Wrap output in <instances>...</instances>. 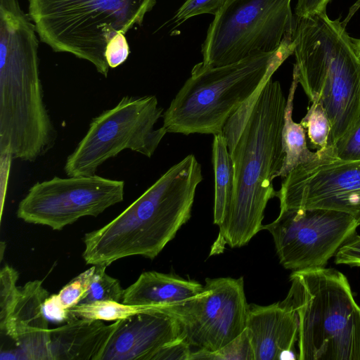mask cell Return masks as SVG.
Masks as SVG:
<instances>
[{
    "label": "cell",
    "instance_id": "1",
    "mask_svg": "<svg viewBox=\"0 0 360 360\" xmlns=\"http://www.w3.org/2000/svg\"><path fill=\"white\" fill-rule=\"evenodd\" d=\"M286 102L280 82L269 78L224 127L233 166V192L210 255L220 253L225 245L244 246L262 230L265 208L276 195L273 181L285 158L282 129Z\"/></svg>",
    "mask_w": 360,
    "mask_h": 360
},
{
    "label": "cell",
    "instance_id": "2",
    "mask_svg": "<svg viewBox=\"0 0 360 360\" xmlns=\"http://www.w3.org/2000/svg\"><path fill=\"white\" fill-rule=\"evenodd\" d=\"M19 6L0 11V155L34 162L56 144L44 100L38 39Z\"/></svg>",
    "mask_w": 360,
    "mask_h": 360
},
{
    "label": "cell",
    "instance_id": "3",
    "mask_svg": "<svg viewBox=\"0 0 360 360\" xmlns=\"http://www.w3.org/2000/svg\"><path fill=\"white\" fill-rule=\"evenodd\" d=\"M201 165L188 155L102 228L85 234L86 264L109 266L129 256L153 259L191 217Z\"/></svg>",
    "mask_w": 360,
    "mask_h": 360
},
{
    "label": "cell",
    "instance_id": "4",
    "mask_svg": "<svg viewBox=\"0 0 360 360\" xmlns=\"http://www.w3.org/2000/svg\"><path fill=\"white\" fill-rule=\"evenodd\" d=\"M293 73L309 101H318L331 125L334 146L360 115V56L340 18L326 11L295 19Z\"/></svg>",
    "mask_w": 360,
    "mask_h": 360
},
{
    "label": "cell",
    "instance_id": "5",
    "mask_svg": "<svg viewBox=\"0 0 360 360\" xmlns=\"http://www.w3.org/2000/svg\"><path fill=\"white\" fill-rule=\"evenodd\" d=\"M295 46L292 37L276 51L229 65L197 63L163 113V127L184 135L222 134L228 120L294 53Z\"/></svg>",
    "mask_w": 360,
    "mask_h": 360
},
{
    "label": "cell",
    "instance_id": "6",
    "mask_svg": "<svg viewBox=\"0 0 360 360\" xmlns=\"http://www.w3.org/2000/svg\"><path fill=\"white\" fill-rule=\"evenodd\" d=\"M282 302L298 320L299 360H360V307L341 272L294 271Z\"/></svg>",
    "mask_w": 360,
    "mask_h": 360
},
{
    "label": "cell",
    "instance_id": "7",
    "mask_svg": "<svg viewBox=\"0 0 360 360\" xmlns=\"http://www.w3.org/2000/svg\"><path fill=\"white\" fill-rule=\"evenodd\" d=\"M156 0H29L28 15L40 40L94 65L108 77V43L141 25Z\"/></svg>",
    "mask_w": 360,
    "mask_h": 360
},
{
    "label": "cell",
    "instance_id": "8",
    "mask_svg": "<svg viewBox=\"0 0 360 360\" xmlns=\"http://www.w3.org/2000/svg\"><path fill=\"white\" fill-rule=\"evenodd\" d=\"M291 1L228 0L208 27L202 62L222 66L278 49L294 35Z\"/></svg>",
    "mask_w": 360,
    "mask_h": 360
},
{
    "label": "cell",
    "instance_id": "9",
    "mask_svg": "<svg viewBox=\"0 0 360 360\" xmlns=\"http://www.w3.org/2000/svg\"><path fill=\"white\" fill-rule=\"evenodd\" d=\"M162 115L155 96H124L115 107L92 119L86 134L67 158L65 174H96L101 165L126 149L152 157L167 133L163 126L155 129Z\"/></svg>",
    "mask_w": 360,
    "mask_h": 360
},
{
    "label": "cell",
    "instance_id": "10",
    "mask_svg": "<svg viewBox=\"0 0 360 360\" xmlns=\"http://www.w3.org/2000/svg\"><path fill=\"white\" fill-rule=\"evenodd\" d=\"M359 226L351 215L329 209H280L278 217L263 225L272 236L281 264L301 271L323 268Z\"/></svg>",
    "mask_w": 360,
    "mask_h": 360
},
{
    "label": "cell",
    "instance_id": "11",
    "mask_svg": "<svg viewBox=\"0 0 360 360\" xmlns=\"http://www.w3.org/2000/svg\"><path fill=\"white\" fill-rule=\"evenodd\" d=\"M124 182L94 174L37 182L19 202L17 217L60 231L81 217H97L124 199Z\"/></svg>",
    "mask_w": 360,
    "mask_h": 360
},
{
    "label": "cell",
    "instance_id": "12",
    "mask_svg": "<svg viewBox=\"0 0 360 360\" xmlns=\"http://www.w3.org/2000/svg\"><path fill=\"white\" fill-rule=\"evenodd\" d=\"M204 287L198 296L158 309L179 321L191 346L215 352L245 330L249 304L243 277L206 278Z\"/></svg>",
    "mask_w": 360,
    "mask_h": 360
},
{
    "label": "cell",
    "instance_id": "13",
    "mask_svg": "<svg viewBox=\"0 0 360 360\" xmlns=\"http://www.w3.org/2000/svg\"><path fill=\"white\" fill-rule=\"evenodd\" d=\"M313 161L298 165L281 184L280 209L323 208L345 212L360 226V160L338 158L333 146L319 149Z\"/></svg>",
    "mask_w": 360,
    "mask_h": 360
},
{
    "label": "cell",
    "instance_id": "14",
    "mask_svg": "<svg viewBox=\"0 0 360 360\" xmlns=\"http://www.w3.org/2000/svg\"><path fill=\"white\" fill-rule=\"evenodd\" d=\"M115 321L98 360H154L162 347L185 339L179 321L161 311L139 313Z\"/></svg>",
    "mask_w": 360,
    "mask_h": 360
},
{
    "label": "cell",
    "instance_id": "15",
    "mask_svg": "<svg viewBox=\"0 0 360 360\" xmlns=\"http://www.w3.org/2000/svg\"><path fill=\"white\" fill-rule=\"evenodd\" d=\"M245 329L255 360L297 359L293 350L298 340L297 317L282 301L249 304Z\"/></svg>",
    "mask_w": 360,
    "mask_h": 360
},
{
    "label": "cell",
    "instance_id": "16",
    "mask_svg": "<svg viewBox=\"0 0 360 360\" xmlns=\"http://www.w3.org/2000/svg\"><path fill=\"white\" fill-rule=\"evenodd\" d=\"M41 281H32L20 288L13 311L1 331L22 347L25 358L50 359L49 322L43 309L49 297Z\"/></svg>",
    "mask_w": 360,
    "mask_h": 360
},
{
    "label": "cell",
    "instance_id": "17",
    "mask_svg": "<svg viewBox=\"0 0 360 360\" xmlns=\"http://www.w3.org/2000/svg\"><path fill=\"white\" fill-rule=\"evenodd\" d=\"M116 326L101 320L74 318L49 329L51 360H98Z\"/></svg>",
    "mask_w": 360,
    "mask_h": 360
},
{
    "label": "cell",
    "instance_id": "18",
    "mask_svg": "<svg viewBox=\"0 0 360 360\" xmlns=\"http://www.w3.org/2000/svg\"><path fill=\"white\" fill-rule=\"evenodd\" d=\"M205 287L195 281L157 271L142 273L124 290L122 302L144 306L179 304L202 293Z\"/></svg>",
    "mask_w": 360,
    "mask_h": 360
},
{
    "label": "cell",
    "instance_id": "19",
    "mask_svg": "<svg viewBox=\"0 0 360 360\" xmlns=\"http://www.w3.org/2000/svg\"><path fill=\"white\" fill-rule=\"evenodd\" d=\"M299 82L292 72V80L287 98L282 129V146L285 158L277 177L285 178L292 169L302 164L314 160L318 151H311L307 145L306 130L300 123L292 119L293 101Z\"/></svg>",
    "mask_w": 360,
    "mask_h": 360
},
{
    "label": "cell",
    "instance_id": "20",
    "mask_svg": "<svg viewBox=\"0 0 360 360\" xmlns=\"http://www.w3.org/2000/svg\"><path fill=\"white\" fill-rule=\"evenodd\" d=\"M212 162L214 175V224L224 221L231 205L234 185L232 160L222 134L214 136Z\"/></svg>",
    "mask_w": 360,
    "mask_h": 360
},
{
    "label": "cell",
    "instance_id": "21",
    "mask_svg": "<svg viewBox=\"0 0 360 360\" xmlns=\"http://www.w3.org/2000/svg\"><path fill=\"white\" fill-rule=\"evenodd\" d=\"M106 267L105 265H93L81 274L86 283L87 291L79 304L122 300L124 290L117 279L106 274Z\"/></svg>",
    "mask_w": 360,
    "mask_h": 360
},
{
    "label": "cell",
    "instance_id": "22",
    "mask_svg": "<svg viewBox=\"0 0 360 360\" xmlns=\"http://www.w3.org/2000/svg\"><path fill=\"white\" fill-rule=\"evenodd\" d=\"M300 124L305 129L313 147L319 150L328 146L331 125L328 115L320 102L311 101Z\"/></svg>",
    "mask_w": 360,
    "mask_h": 360
},
{
    "label": "cell",
    "instance_id": "23",
    "mask_svg": "<svg viewBox=\"0 0 360 360\" xmlns=\"http://www.w3.org/2000/svg\"><path fill=\"white\" fill-rule=\"evenodd\" d=\"M255 360L253 349L246 329L233 341L215 352L198 349L191 352L189 360Z\"/></svg>",
    "mask_w": 360,
    "mask_h": 360
},
{
    "label": "cell",
    "instance_id": "24",
    "mask_svg": "<svg viewBox=\"0 0 360 360\" xmlns=\"http://www.w3.org/2000/svg\"><path fill=\"white\" fill-rule=\"evenodd\" d=\"M18 271L6 264L0 271V328L11 314L18 300L20 288L17 286Z\"/></svg>",
    "mask_w": 360,
    "mask_h": 360
},
{
    "label": "cell",
    "instance_id": "25",
    "mask_svg": "<svg viewBox=\"0 0 360 360\" xmlns=\"http://www.w3.org/2000/svg\"><path fill=\"white\" fill-rule=\"evenodd\" d=\"M333 147L334 153L341 160H360V115Z\"/></svg>",
    "mask_w": 360,
    "mask_h": 360
},
{
    "label": "cell",
    "instance_id": "26",
    "mask_svg": "<svg viewBox=\"0 0 360 360\" xmlns=\"http://www.w3.org/2000/svg\"><path fill=\"white\" fill-rule=\"evenodd\" d=\"M228 0H186L175 13L173 20L177 25L201 14L215 15Z\"/></svg>",
    "mask_w": 360,
    "mask_h": 360
},
{
    "label": "cell",
    "instance_id": "27",
    "mask_svg": "<svg viewBox=\"0 0 360 360\" xmlns=\"http://www.w3.org/2000/svg\"><path fill=\"white\" fill-rule=\"evenodd\" d=\"M87 291L86 283L80 274L59 292L58 296L63 307L69 309L78 305L84 298Z\"/></svg>",
    "mask_w": 360,
    "mask_h": 360
},
{
    "label": "cell",
    "instance_id": "28",
    "mask_svg": "<svg viewBox=\"0 0 360 360\" xmlns=\"http://www.w3.org/2000/svg\"><path fill=\"white\" fill-rule=\"evenodd\" d=\"M335 263L360 267V235L356 233L338 250Z\"/></svg>",
    "mask_w": 360,
    "mask_h": 360
},
{
    "label": "cell",
    "instance_id": "29",
    "mask_svg": "<svg viewBox=\"0 0 360 360\" xmlns=\"http://www.w3.org/2000/svg\"><path fill=\"white\" fill-rule=\"evenodd\" d=\"M125 34H117L108 44L105 59L110 68H115L122 64L129 54V48Z\"/></svg>",
    "mask_w": 360,
    "mask_h": 360
},
{
    "label": "cell",
    "instance_id": "30",
    "mask_svg": "<svg viewBox=\"0 0 360 360\" xmlns=\"http://www.w3.org/2000/svg\"><path fill=\"white\" fill-rule=\"evenodd\" d=\"M191 345L185 339H181L162 347L154 360H189Z\"/></svg>",
    "mask_w": 360,
    "mask_h": 360
},
{
    "label": "cell",
    "instance_id": "31",
    "mask_svg": "<svg viewBox=\"0 0 360 360\" xmlns=\"http://www.w3.org/2000/svg\"><path fill=\"white\" fill-rule=\"evenodd\" d=\"M43 309L46 319L53 322L66 323L74 319L68 309L63 307L58 295L49 296L44 302Z\"/></svg>",
    "mask_w": 360,
    "mask_h": 360
},
{
    "label": "cell",
    "instance_id": "32",
    "mask_svg": "<svg viewBox=\"0 0 360 360\" xmlns=\"http://www.w3.org/2000/svg\"><path fill=\"white\" fill-rule=\"evenodd\" d=\"M302 6L312 10L321 11L326 9L331 0H297Z\"/></svg>",
    "mask_w": 360,
    "mask_h": 360
},
{
    "label": "cell",
    "instance_id": "33",
    "mask_svg": "<svg viewBox=\"0 0 360 360\" xmlns=\"http://www.w3.org/2000/svg\"><path fill=\"white\" fill-rule=\"evenodd\" d=\"M354 42L355 44L356 51L359 56H360V39H354Z\"/></svg>",
    "mask_w": 360,
    "mask_h": 360
}]
</instances>
